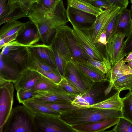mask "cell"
Wrapping results in <instances>:
<instances>
[{"mask_svg": "<svg viewBox=\"0 0 132 132\" xmlns=\"http://www.w3.org/2000/svg\"><path fill=\"white\" fill-rule=\"evenodd\" d=\"M27 17L36 26L42 43L48 45H51L57 28L66 25L69 21L62 0L52 12L36 3L28 12Z\"/></svg>", "mask_w": 132, "mask_h": 132, "instance_id": "cell-1", "label": "cell"}, {"mask_svg": "<svg viewBox=\"0 0 132 132\" xmlns=\"http://www.w3.org/2000/svg\"><path fill=\"white\" fill-rule=\"evenodd\" d=\"M58 118L63 124L73 125L122 117L121 111L93 108H77L62 110Z\"/></svg>", "mask_w": 132, "mask_h": 132, "instance_id": "cell-2", "label": "cell"}, {"mask_svg": "<svg viewBox=\"0 0 132 132\" xmlns=\"http://www.w3.org/2000/svg\"><path fill=\"white\" fill-rule=\"evenodd\" d=\"M35 114L25 105L12 109L4 127V132H37Z\"/></svg>", "mask_w": 132, "mask_h": 132, "instance_id": "cell-3", "label": "cell"}, {"mask_svg": "<svg viewBox=\"0 0 132 132\" xmlns=\"http://www.w3.org/2000/svg\"><path fill=\"white\" fill-rule=\"evenodd\" d=\"M73 35L80 47L91 59H109L106 46L94 42L87 27L72 26Z\"/></svg>", "mask_w": 132, "mask_h": 132, "instance_id": "cell-4", "label": "cell"}, {"mask_svg": "<svg viewBox=\"0 0 132 132\" xmlns=\"http://www.w3.org/2000/svg\"><path fill=\"white\" fill-rule=\"evenodd\" d=\"M77 73L87 90L96 83L108 82L104 74L84 59H76L72 61Z\"/></svg>", "mask_w": 132, "mask_h": 132, "instance_id": "cell-5", "label": "cell"}, {"mask_svg": "<svg viewBox=\"0 0 132 132\" xmlns=\"http://www.w3.org/2000/svg\"><path fill=\"white\" fill-rule=\"evenodd\" d=\"M14 88L12 82L0 86V132H3L5 124L12 109Z\"/></svg>", "mask_w": 132, "mask_h": 132, "instance_id": "cell-6", "label": "cell"}, {"mask_svg": "<svg viewBox=\"0 0 132 132\" xmlns=\"http://www.w3.org/2000/svg\"><path fill=\"white\" fill-rule=\"evenodd\" d=\"M122 9L114 5L103 10L97 16L96 20L94 24L90 27L87 28L90 31L92 39L95 43L98 44V40L101 34L106 30L109 22Z\"/></svg>", "mask_w": 132, "mask_h": 132, "instance_id": "cell-7", "label": "cell"}, {"mask_svg": "<svg viewBox=\"0 0 132 132\" xmlns=\"http://www.w3.org/2000/svg\"><path fill=\"white\" fill-rule=\"evenodd\" d=\"M37 92L32 98L36 101L65 104H71L77 96L67 92L58 85L48 91Z\"/></svg>", "mask_w": 132, "mask_h": 132, "instance_id": "cell-8", "label": "cell"}, {"mask_svg": "<svg viewBox=\"0 0 132 132\" xmlns=\"http://www.w3.org/2000/svg\"><path fill=\"white\" fill-rule=\"evenodd\" d=\"M34 123L37 132H68L62 126L58 116L35 113ZM63 124V123H62Z\"/></svg>", "mask_w": 132, "mask_h": 132, "instance_id": "cell-9", "label": "cell"}, {"mask_svg": "<svg viewBox=\"0 0 132 132\" xmlns=\"http://www.w3.org/2000/svg\"><path fill=\"white\" fill-rule=\"evenodd\" d=\"M68 19L72 26L89 27L95 22L97 16L76 8L68 6Z\"/></svg>", "mask_w": 132, "mask_h": 132, "instance_id": "cell-10", "label": "cell"}, {"mask_svg": "<svg viewBox=\"0 0 132 132\" xmlns=\"http://www.w3.org/2000/svg\"><path fill=\"white\" fill-rule=\"evenodd\" d=\"M95 84L86 93L77 96L72 101L71 104L81 108H86L96 103L98 98L103 93H105L108 87L106 88L101 86V84L99 87L98 85L95 86Z\"/></svg>", "mask_w": 132, "mask_h": 132, "instance_id": "cell-11", "label": "cell"}, {"mask_svg": "<svg viewBox=\"0 0 132 132\" xmlns=\"http://www.w3.org/2000/svg\"><path fill=\"white\" fill-rule=\"evenodd\" d=\"M119 118H113L73 125L70 127L74 131L77 132H103L106 129L116 125Z\"/></svg>", "mask_w": 132, "mask_h": 132, "instance_id": "cell-12", "label": "cell"}, {"mask_svg": "<svg viewBox=\"0 0 132 132\" xmlns=\"http://www.w3.org/2000/svg\"><path fill=\"white\" fill-rule=\"evenodd\" d=\"M42 75L37 71L27 68L20 73L18 79L13 83L15 88L17 91L20 90H31Z\"/></svg>", "mask_w": 132, "mask_h": 132, "instance_id": "cell-13", "label": "cell"}, {"mask_svg": "<svg viewBox=\"0 0 132 132\" xmlns=\"http://www.w3.org/2000/svg\"><path fill=\"white\" fill-rule=\"evenodd\" d=\"M61 27L74 58L73 60L84 59L87 60L91 59L79 46L73 35L72 28L66 25H63Z\"/></svg>", "mask_w": 132, "mask_h": 132, "instance_id": "cell-14", "label": "cell"}, {"mask_svg": "<svg viewBox=\"0 0 132 132\" xmlns=\"http://www.w3.org/2000/svg\"><path fill=\"white\" fill-rule=\"evenodd\" d=\"M124 59V58H122L112 65L110 70L106 75L109 82L105 90L106 95H108L111 91V86L116 80L123 75L132 73V70L126 64Z\"/></svg>", "mask_w": 132, "mask_h": 132, "instance_id": "cell-15", "label": "cell"}, {"mask_svg": "<svg viewBox=\"0 0 132 132\" xmlns=\"http://www.w3.org/2000/svg\"><path fill=\"white\" fill-rule=\"evenodd\" d=\"M24 28L18 35L15 40L26 46L37 43L40 40V37L36 27L30 21L25 23Z\"/></svg>", "mask_w": 132, "mask_h": 132, "instance_id": "cell-16", "label": "cell"}, {"mask_svg": "<svg viewBox=\"0 0 132 132\" xmlns=\"http://www.w3.org/2000/svg\"><path fill=\"white\" fill-rule=\"evenodd\" d=\"M27 47L40 59L58 70L54 53L51 45L37 43Z\"/></svg>", "mask_w": 132, "mask_h": 132, "instance_id": "cell-17", "label": "cell"}, {"mask_svg": "<svg viewBox=\"0 0 132 132\" xmlns=\"http://www.w3.org/2000/svg\"><path fill=\"white\" fill-rule=\"evenodd\" d=\"M29 54V50L26 46L11 55L3 57L6 62L21 73L27 68Z\"/></svg>", "mask_w": 132, "mask_h": 132, "instance_id": "cell-18", "label": "cell"}, {"mask_svg": "<svg viewBox=\"0 0 132 132\" xmlns=\"http://www.w3.org/2000/svg\"><path fill=\"white\" fill-rule=\"evenodd\" d=\"M61 26L57 29L55 35L50 45L55 48L68 62L73 61L74 58Z\"/></svg>", "mask_w": 132, "mask_h": 132, "instance_id": "cell-19", "label": "cell"}, {"mask_svg": "<svg viewBox=\"0 0 132 132\" xmlns=\"http://www.w3.org/2000/svg\"><path fill=\"white\" fill-rule=\"evenodd\" d=\"M125 37L124 34L117 32L107 42V51L111 65L118 61L122 43Z\"/></svg>", "mask_w": 132, "mask_h": 132, "instance_id": "cell-20", "label": "cell"}, {"mask_svg": "<svg viewBox=\"0 0 132 132\" xmlns=\"http://www.w3.org/2000/svg\"><path fill=\"white\" fill-rule=\"evenodd\" d=\"M20 73L4 60L2 53L0 56V86L8 82L14 83L18 79Z\"/></svg>", "mask_w": 132, "mask_h": 132, "instance_id": "cell-21", "label": "cell"}, {"mask_svg": "<svg viewBox=\"0 0 132 132\" xmlns=\"http://www.w3.org/2000/svg\"><path fill=\"white\" fill-rule=\"evenodd\" d=\"M63 77L79 90L82 94L86 92L87 90L80 79L76 68L72 61L68 62L66 65Z\"/></svg>", "mask_w": 132, "mask_h": 132, "instance_id": "cell-22", "label": "cell"}, {"mask_svg": "<svg viewBox=\"0 0 132 132\" xmlns=\"http://www.w3.org/2000/svg\"><path fill=\"white\" fill-rule=\"evenodd\" d=\"M120 92L119 91H117L110 97L85 108H93L121 111L122 104L121 98L120 96Z\"/></svg>", "mask_w": 132, "mask_h": 132, "instance_id": "cell-23", "label": "cell"}, {"mask_svg": "<svg viewBox=\"0 0 132 132\" xmlns=\"http://www.w3.org/2000/svg\"><path fill=\"white\" fill-rule=\"evenodd\" d=\"M132 32V18L130 10L122 9L120 12L117 33L124 34L127 37Z\"/></svg>", "mask_w": 132, "mask_h": 132, "instance_id": "cell-24", "label": "cell"}, {"mask_svg": "<svg viewBox=\"0 0 132 132\" xmlns=\"http://www.w3.org/2000/svg\"><path fill=\"white\" fill-rule=\"evenodd\" d=\"M29 51L27 68L36 71L42 70L61 75L57 70L47 64L29 50Z\"/></svg>", "mask_w": 132, "mask_h": 132, "instance_id": "cell-25", "label": "cell"}, {"mask_svg": "<svg viewBox=\"0 0 132 132\" xmlns=\"http://www.w3.org/2000/svg\"><path fill=\"white\" fill-rule=\"evenodd\" d=\"M37 1L7 0V4L9 7L10 11L9 14L6 17L13 12H23L28 13L33 5L36 3Z\"/></svg>", "mask_w": 132, "mask_h": 132, "instance_id": "cell-26", "label": "cell"}, {"mask_svg": "<svg viewBox=\"0 0 132 132\" xmlns=\"http://www.w3.org/2000/svg\"><path fill=\"white\" fill-rule=\"evenodd\" d=\"M25 23L17 20L9 21L5 23L0 30V38L12 35L18 32L21 33L24 29Z\"/></svg>", "mask_w": 132, "mask_h": 132, "instance_id": "cell-27", "label": "cell"}, {"mask_svg": "<svg viewBox=\"0 0 132 132\" xmlns=\"http://www.w3.org/2000/svg\"><path fill=\"white\" fill-rule=\"evenodd\" d=\"M67 1L68 6L92 14L96 16L103 11L84 0H67Z\"/></svg>", "mask_w": 132, "mask_h": 132, "instance_id": "cell-28", "label": "cell"}, {"mask_svg": "<svg viewBox=\"0 0 132 132\" xmlns=\"http://www.w3.org/2000/svg\"><path fill=\"white\" fill-rule=\"evenodd\" d=\"M34 113H40L58 116L59 113L36 102L32 99L23 104Z\"/></svg>", "mask_w": 132, "mask_h": 132, "instance_id": "cell-29", "label": "cell"}, {"mask_svg": "<svg viewBox=\"0 0 132 132\" xmlns=\"http://www.w3.org/2000/svg\"><path fill=\"white\" fill-rule=\"evenodd\" d=\"M132 86V73L123 75L116 80L113 84L111 89L117 91L130 90Z\"/></svg>", "mask_w": 132, "mask_h": 132, "instance_id": "cell-30", "label": "cell"}, {"mask_svg": "<svg viewBox=\"0 0 132 132\" xmlns=\"http://www.w3.org/2000/svg\"><path fill=\"white\" fill-rule=\"evenodd\" d=\"M57 85L52 80L42 75L31 90L36 92H47L53 88Z\"/></svg>", "mask_w": 132, "mask_h": 132, "instance_id": "cell-31", "label": "cell"}, {"mask_svg": "<svg viewBox=\"0 0 132 132\" xmlns=\"http://www.w3.org/2000/svg\"><path fill=\"white\" fill-rule=\"evenodd\" d=\"M122 117L132 122V93H128L121 98Z\"/></svg>", "mask_w": 132, "mask_h": 132, "instance_id": "cell-32", "label": "cell"}, {"mask_svg": "<svg viewBox=\"0 0 132 132\" xmlns=\"http://www.w3.org/2000/svg\"><path fill=\"white\" fill-rule=\"evenodd\" d=\"M87 62L104 74H107L111 68V65L109 59H104L103 61L90 59Z\"/></svg>", "mask_w": 132, "mask_h": 132, "instance_id": "cell-33", "label": "cell"}, {"mask_svg": "<svg viewBox=\"0 0 132 132\" xmlns=\"http://www.w3.org/2000/svg\"><path fill=\"white\" fill-rule=\"evenodd\" d=\"M26 46L15 40L5 45L2 48L1 52L3 56H7L13 54Z\"/></svg>", "mask_w": 132, "mask_h": 132, "instance_id": "cell-34", "label": "cell"}, {"mask_svg": "<svg viewBox=\"0 0 132 132\" xmlns=\"http://www.w3.org/2000/svg\"><path fill=\"white\" fill-rule=\"evenodd\" d=\"M109 131L132 132V122L123 117L120 118L116 126Z\"/></svg>", "mask_w": 132, "mask_h": 132, "instance_id": "cell-35", "label": "cell"}, {"mask_svg": "<svg viewBox=\"0 0 132 132\" xmlns=\"http://www.w3.org/2000/svg\"><path fill=\"white\" fill-rule=\"evenodd\" d=\"M132 52V32L123 41L119 56L118 61Z\"/></svg>", "mask_w": 132, "mask_h": 132, "instance_id": "cell-36", "label": "cell"}, {"mask_svg": "<svg viewBox=\"0 0 132 132\" xmlns=\"http://www.w3.org/2000/svg\"><path fill=\"white\" fill-rule=\"evenodd\" d=\"M38 103L45 106L48 108L57 112L60 110L66 109H73L78 108L71 104H65L45 102H40L36 101Z\"/></svg>", "mask_w": 132, "mask_h": 132, "instance_id": "cell-37", "label": "cell"}, {"mask_svg": "<svg viewBox=\"0 0 132 132\" xmlns=\"http://www.w3.org/2000/svg\"><path fill=\"white\" fill-rule=\"evenodd\" d=\"M120 12L112 18L107 26L106 34L107 42L117 33V27Z\"/></svg>", "mask_w": 132, "mask_h": 132, "instance_id": "cell-38", "label": "cell"}, {"mask_svg": "<svg viewBox=\"0 0 132 132\" xmlns=\"http://www.w3.org/2000/svg\"><path fill=\"white\" fill-rule=\"evenodd\" d=\"M68 93L77 96L81 94V92L70 82L65 78L63 77L57 84Z\"/></svg>", "mask_w": 132, "mask_h": 132, "instance_id": "cell-39", "label": "cell"}, {"mask_svg": "<svg viewBox=\"0 0 132 132\" xmlns=\"http://www.w3.org/2000/svg\"><path fill=\"white\" fill-rule=\"evenodd\" d=\"M51 46L54 53L57 69L61 75L63 77L64 69L67 62L55 48Z\"/></svg>", "mask_w": 132, "mask_h": 132, "instance_id": "cell-40", "label": "cell"}, {"mask_svg": "<svg viewBox=\"0 0 132 132\" xmlns=\"http://www.w3.org/2000/svg\"><path fill=\"white\" fill-rule=\"evenodd\" d=\"M37 94L31 90L25 91L20 90L17 91V98L19 102L23 104L26 101L33 98Z\"/></svg>", "mask_w": 132, "mask_h": 132, "instance_id": "cell-41", "label": "cell"}, {"mask_svg": "<svg viewBox=\"0 0 132 132\" xmlns=\"http://www.w3.org/2000/svg\"><path fill=\"white\" fill-rule=\"evenodd\" d=\"M86 1L102 11L113 5L108 0H87Z\"/></svg>", "mask_w": 132, "mask_h": 132, "instance_id": "cell-42", "label": "cell"}, {"mask_svg": "<svg viewBox=\"0 0 132 132\" xmlns=\"http://www.w3.org/2000/svg\"><path fill=\"white\" fill-rule=\"evenodd\" d=\"M60 0H37L36 3L50 12H53Z\"/></svg>", "mask_w": 132, "mask_h": 132, "instance_id": "cell-43", "label": "cell"}, {"mask_svg": "<svg viewBox=\"0 0 132 132\" xmlns=\"http://www.w3.org/2000/svg\"><path fill=\"white\" fill-rule=\"evenodd\" d=\"M37 71L42 75L52 80L57 85L60 82L62 77H63L56 73L42 70H39Z\"/></svg>", "mask_w": 132, "mask_h": 132, "instance_id": "cell-44", "label": "cell"}, {"mask_svg": "<svg viewBox=\"0 0 132 132\" xmlns=\"http://www.w3.org/2000/svg\"><path fill=\"white\" fill-rule=\"evenodd\" d=\"M9 11L7 0H0V20L6 17L9 14Z\"/></svg>", "mask_w": 132, "mask_h": 132, "instance_id": "cell-45", "label": "cell"}, {"mask_svg": "<svg viewBox=\"0 0 132 132\" xmlns=\"http://www.w3.org/2000/svg\"><path fill=\"white\" fill-rule=\"evenodd\" d=\"M18 35V32H16L12 35L0 38V49L2 48L6 44L15 40Z\"/></svg>", "mask_w": 132, "mask_h": 132, "instance_id": "cell-46", "label": "cell"}, {"mask_svg": "<svg viewBox=\"0 0 132 132\" xmlns=\"http://www.w3.org/2000/svg\"><path fill=\"white\" fill-rule=\"evenodd\" d=\"M113 5H116L122 9L126 8L129 0H108Z\"/></svg>", "mask_w": 132, "mask_h": 132, "instance_id": "cell-47", "label": "cell"}, {"mask_svg": "<svg viewBox=\"0 0 132 132\" xmlns=\"http://www.w3.org/2000/svg\"><path fill=\"white\" fill-rule=\"evenodd\" d=\"M98 43L102 45L106 46L107 42L106 34V30L103 32L101 34L98 40Z\"/></svg>", "mask_w": 132, "mask_h": 132, "instance_id": "cell-48", "label": "cell"}, {"mask_svg": "<svg viewBox=\"0 0 132 132\" xmlns=\"http://www.w3.org/2000/svg\"><path fill=\"white\" fill-rule=\"evenodd\" d=\"M132 60V52L129 53L127 56L124 59V61L125 63H128Z\"/></svg>", "mask_w": 132, "mask_h": 132, "instance_id": "cell-49", "label": "cell"}, {"mask_svg": "<svg viewBox=\"0 0 132 132\" xmlns=\"http://www.w3.org/2000/svg\"><path fill=\"white\" fill-rule=\"evenodd\" d=\"M127 63V65L132 70V60Z\"/></svg>", "mask_w": 132, "mask_h": 132, "instance_id": "cell-50", "label": "cell"}, {"mask_svg": "<svg viewBox=\"0 0 132 132\" xmlns=\"http://www.w3.org/2000/svg\"><path fill=\"white\" fill-rule=\"evenodd\" d=\"M130 3L131 4V9L130 10L131 12V16L132 18V0H130Z\"/></svg>", "mask_w": 132, "mask_h": 132, "instance_id": "cell-51", "label": "cell"}, {"mask_svg": "<svg viewBox=\"0 0 132 132\" xmlns=\"http://www.w3.org/2000/svg\"><path fill=\"white\" fill-rule=\"evenodd\" d=\"M129 90L132 93V90L130 89Z\"/></svg>", "mask_w": 132, "mask_h": 132, "instance_id": "cell-52", "label": "cell"}, {"mask_svg": "<svg viewBox=\"0 0 132 132\" xmlns=\"http://www.w3.org/2000/svg\"><path fill=\"white\" fill-rule=\"evenodd\" d=\"M130 90H132V87H131V89Z\"/></svg>", "mask_w": 132, "mask_h": 132, "instance_id": "cell-53", "label": "cell"}, {"mask_svg": "<svg viewBox=\"0 0 132 132\" xmlns=\"http://www.w3.org/2000/svg\"><path fill=\"white\" fill-rule=\"evenodd\" d=\"M84 0V1H86L87 0Z\"/></svg>", "mask_w": 132, "mask_h": 132, "instance_id": "cell-54", "label": "cell"}]
</instances>
